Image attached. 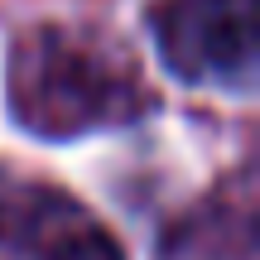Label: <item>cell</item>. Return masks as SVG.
I'll list each match as a JSON object with an SVG mask.
<instances>
[{
    "label": "cell",
    "mask_w": 260,
    "mask_h": 260,
    "mask_svg": "<svg viewBox=\"0 0 260 260\" xmlns=\"http://www.w3.org/2000/svg\"><path fill=\"white\" fill-rule=\"evenodd\" d=\"M159 92L140 58L96 24L39 19L5 48V111L24 135L68 145L154 116Z\"/></svg>",
    "instance_id": "cell-1"
},
{
    "label": "cell",
    "mask_w": 260,
    "mask_h": 260,
    "mask_svg": "<svg viewBox=\"0 0 260 260\" xmlns=\"http://www.w3.org/2000/svg\"><path fill=\"white\" fill-rule=\"evenodd\" d=\"M154 53L178 82L246 92L260 58L255 0H149L145 10Z\"/></svg>",
    "instance_id": "cell-2"
},
{
    "label": "cell",
    "mask_w": 260,
    "mask_h": 260,
    "mask_svg": "<svg viewBox=\"0 0 260 260\" xmlns=\"http://www.w3.org/2000/svg\"><path fill=\"white\" fill-rule=\"evenodd\" d=\"M159 260H255V178L236 164L159 236Z\"/></svg>",
    "instance_id": "cell-4"
},
{
    "label": "cell",
    "mask_w": 260,
    "mask_h": 260,
    "mask_svg": "<svg viewBox=\"0 0 260 260\" xmlns=\"http://www.w3.org/2000/svg\"><path fill=\"white\" fill-rule=\"evenodd\" d=\"M0 260H125V246L68 188L0 174Z\"/></svg>",
    "instance_id": "cell-3"
}]
</instances>
